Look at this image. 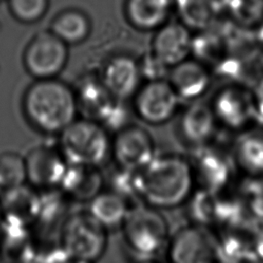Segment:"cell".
Masks as SVG:
<instances>
[{
	"label": "cell",
	"instance_id": "1",
	"mask_svg": "<svg viewBox=\"0 0 263 263\" xmlns=\"http://www.w3.org/2000/svg\"><path fill=\"white\" fill-rule=\"evenodd\" d=\"M140 201L160 211L183 208L196 189L187 153L162 152L138 172Z\"/></svg>",
	"mask_w": 263,
	"mask_h": 263
},
{
	"label": "cell",
	"instance_id": "2",
	"mask_svg": "<svg viewBox=\"0 0 263 263\" xmlns=\"http://www.w3.org/2000/svg\"><path fill=\"white\" fill-rule=\"evenodd\" d=\"M27 123L45 136H58L80 116L75 89L55 78L35 79L22 98Z\"/></svg>",
	"mask_w": 263,
	"mask_h": 263
},
{
	"label": "cell",
	"instance_id": "3",
	"mask_svg": "<svg viewBox=\"0 0 263 263\" xmlns=\"http://www.w3.org/2000/svg\"><path fill=\"white\" fill-rule=\"evenodd\" d=\"M119 230L124 247L135 260L160 257L173 232L163 211L143 202L130 208Z\"/></svg>",
	"mask_w": 263,
	"mask_h": 263
},
{
	"label": "cell",
	"instance_id": "4",
	"mask_svg": "<svg viewBox=\"0 0 263 263\" xmlns=\"http://www.w3.org/2000/svg\"><path fill=\"white\" fill-rule=\"evenodd\" d=\"M55 141L69 164L101 166L111 159L112 134L99 121L77 117Z\"/></svg>",
	"mask_w": 263,
	"mask_h": 263
},
{
	"label": "cell",
	"instance_id": "5",
	"mask_svg": "<svg viewBox=\"0 0 263 263\" xmlns=\"http://www.w3.org/2000/svg\"><path fill=\"white\" fill-rule=\"evenodd\" d=\"M109 231L84 210L72 211L59 231V242L70 259L98 263L109 246Z\"/></svg>",
	"mask_w": 263,
	"mask_h": 263
},
{
	"label": "cell",
	"instance_id": "6",
	"mask_svg": "<svg viewBox=\"0 0 263 263\" xmlns=\"http://www.w3.org/2000/svg\"><path fill=\"white\" fill-rule=\"evenodd\" d=\"M187 155L191 162L196 188L223 192L236 186L239 175L227 139L222 140L221 137L210 145L188 151Z\"/></svg>",
	"mask_w": 263,
	"mask_h": 263
},
{
	"label": "cell",
	"instance_id": "7",
	"mask_svg": "<svg viewBox=\"0 0 263 263\" xmlns=\"http://www.w3.org/2000/svg\"><path fill=\"white\" fill-rule=\"evenodd\" d=\"M164 258L168 263H225L219 232L188 222L172 232Z\"/></svg>",
	"mask_w": 263,
	"mask_h": 263
},
{
	"label": "cell",
	"instance_id": "8",
	"mask_svg": "<svg viewBox=\"0 0 263 263\" xmlns=\"http://www.w3.org/2000/svg\"><path fill=\"white\" fill-rule=\"evenodd\" d=\"M209 103L221 132L227 137L259 124L250 85L224 83Z\"/></svg>",
	"mask_w": 263,
	"mask_h": 263
},
{
	"label": "cell",
	"instance_id": "9",
	"mask_svg": "<svg viewBox=\"0 0 263 263\" xmlns=\"http://www.w3.org/2000/svg\"><path fill=\"white\" fill-rule=\"evenodd\" d=\"M181 102L167 79L147 80L132 98V111L143 123L159 126L177 117Z\"/></svg>",
	"mask_w": 263,
	"mask_h": 263
},
{
	"label": "cell",
	"instance_id": "10",
	"mask_svg": "<svg viewBox=\"0 0 263 263\" xmlns=\"http://www.w3.org/2000/svg\"><path fill=\"white\" fill-rule=\"evenodd\" d=\"M157 152L152 134L141 124L128 122L112 134L111 159L116 166L139 172Z\"/></svg>",
	"mask_w": 263,
	"mask_h": 263
},
{
	"label": "cell",
	"instance_id": "11",
	"mask_svg": "<svg viewBox=\"0 0 263 263\" xmlns=\"http://www.w3.org/2000/svg\"><path fill=\"white\" fill-rule=\"evenodd\" d=\"M68 57V44L50 30H42L27 44L23 63L34 79L55 78L65 69Z\"/></svg>",
	"mask_w": 263,
	"mask_h": 263
},
{
	"label": "cell",
	"instance_id": "12",
	"mask_svg": "<svg viewBox=\"0 0 263 263\" xmlns=\"http://www.w3.org/2000/svg\"><path fill=\"white\" fill-rule=\"evenodd\" d=\"M177 136L179 141L192 151L210 145L223 135L209 102H189L177 115Z\"/></svg>",
	"mask_w": 263,
	"mask_h": 263
},
{
	"label": "cell",
	"instance_id": "13",
	"mask_svg": "<svg viewBox=\"0 0 263 263\" xmlns=\"http://www.w3.org/2000/svg\"><path fill=\"white\" fill-rule=\"evenodd\" d=\"M25 160L27 183L39 191L59 188L69 165L57 142L33 146Z\"/></svg>",
	"mask_w": 263,
	"mask_h": 263
},
{
	"label": "cell",
	"instance_id": "14",
	"mask_svg": "<svg viewBox=\"0 0 263 263\" xmlns=\"http://www.w3.org/2000/svg\"><path fill=\"white\" fill-rule=\"evenodd\" d=\"M166 79L180 100L189 103L201 100L208 93L212 86L213 73L201 61L187 58L171 67Z\"/></svg>",
	"mask_w": 263,
	"mask_h": 263
},
{
	"label": "cell",
	"instance_id": "15",
	"mask_svg": "<svg viewBox=\"0 0 263 263\" xmlns=\"http://www.w3.org/2000/svg\"><path fill=\"white\" fill-rule=\"evenodd\" d=\"M192 31L183 23L166 22L155 30L151 53L171 69L189 58L192 51Z\"/></svg>",
	"mask_w": 263,
	"mask_h": 263
},
{
	"label": "cell",
	"instance_id": "16",
	"mask_svg": "<svg viewBox=\"0 0 263 263\" xmlns=\"http://www.w3.org/2000/svg\"><path fill=\"white\" fill-rule=\"evenodd\" d=\"M228 141L239 178L263 176V125L256 124Z\"/></svg>",
	"mask_w": 263,
	"mask_h": 263
},
{
	"label": "cell",
	"instance_id": "17",
	"mask_svg": "<svg viewBox=\"0 0 263 263\" xmlns=\"http://www.w3.org/2000/svg\"><path fill=\"white\" fill-rule=\"evenodd\" d=\"M139 64L128 55H115L103 67L100 80L109 93L125 102L134 97L142 84Z\"/></svg>",
	"mask_w": 263,
	"mask_h": 263
},
{
	"label": "cell",
	"instance_id": "18",
	"mask_svg": "<svg viewBox=\"0 0 263 263\" xmlns=\"http://www.w3.org/2000/svg\"><path fill=\"white\" fill-rule=\"evenodd\" d=\"M2 222L32 228L40 208V191L28 183L1 192Z\"/></svg>",
	"mask_w": 263,
	"mask_h": 263
},
{
	"label": "cell",
	"instance_id": "19",
	"mask_svg": "<svg viewBox=\"0 0 263 263\" xmlns=\"http://www.w3.org/2000/svg\"><path fill=\"white\" fill-rule=\"evenodd\" d=\"M73 202H89L105 188V173L101 166L69 164L59 187Z\"/></svg>",
	"mask_w": 263,
	"mask_h": 263
},
{
	"label": "cell",
	"instance_id": "20",
	"mask_svg": "<svg viewBox=\"0 0 263 263\" xmlns=\"http://www.w3.org/2000/svg\"><path fill=\"white\" fill-rule=\"evenodd\" d=\"M133 205L119 194L104 188L86 203L85 209L95 220L110 232L121 228Z\"/></svg>",
	"mask_w": 263,
	"mask_h": 263
},
{
	"label": "cell",
	"instance_id": "21",
	"mask_svg": "<svg viewBox=\"0 0 263 263\" xmlns=\"http://www.w3.org/2000/svg\"><path fill=\"white\" fill-rule=\"evenodd\" d=\"M172 6V0H125L124 13L138 30L155 31L167 22Z\"/></svg>",
	"mask_w": 263,
	"mask_h": 263
},
{
	"label": "cell",
	"instance_id": "22",
	"mask_svg": "<svg viewBox=\"0 0 263 263\" xmlns=\"http://www.w3.org/2000/svg\"><path fill=\"white\" fill-rule=\"evenodd\" d=\"M256 224L219 232L225 263H262L254 241Z\"/></svg>",
	"mask_w": 263,
	"mask_h": 263
},
{
	"label": "cell",
	"instance_id": "23",
	"mask_svg": "<svg viewBox=\"0 0 263 263\" xmlns=\"http://www.w3.org/2000/svg\"><path fill=\"white\" fill-rule=\"evenodd\" d=\"M179 21L192 32L205 30L218 21L221 9L224 8L222 0H174Z\"/></svg>",
	"mask_w": 263,
	"mask_h": 263
},
{
	"label": "cell",
	"instance_id": "24",
	"mask_svg": "<svg viewBox=\"0 0 263 263\" xmlns=\"http://www.w3.org/2000/svg\"><path fill=\"white\" fill-rule=\"evenodd\" d=\"M49 30L68 45L78 44L86 40L89 36L91 23L83 11L69 8L54 16Z\"/></svg>",
	"mask_w": 263,
	"mask_h": 263
},
{
	"label": "cell",
	"instance_id": "25",
	"mask_svg": "<svg viewBox=\"0 0 263 263\" xmlns=\"http://www.w3.org/2000/svg\"><path fill=\"white\" fill-rule=\"evenodd\" d=\"M229 21L247 31H254L263 23V0H224Z\"/></svg>",
	"mask_w": 263,
	"mask_h": 263
},
{
	"label": "cell",
	"instance_id": "26",
	"mask_svg": "<svg viewBox=\"0 0 263 263\" xmlns=\"http://www.w3.org/2000/svg\"><path fill=\"white\" fill-rule=\"evenodd\" d=\"M27 184L25 154L15 150L0 153V192Z\"/></svg>",
	"mask_w": 263,
	"mask_h": 263
},
{
	"label": "cell",
	"instance_id": "27",
	"mask_svg": "<svg viewBox=\"0 0 263 263\" xmlns=\"http://www.w3.org/2000/svg\"><path fill=\"white\" fill-rule=\"evenodd\" d=\"M235 188L251 218L263 222V176L239 178Z\"/></svg>",
	"mask_w": 263,
	"mask_h": 263
},
{
	"label": "cell",
	"instance_id": "28",
	"mask_svg": "<svg viewBox=\"0 0 263 263\" xmlns=\"http://www.w3.org/2000/svg\"><path fill=\"white\" fill-rule=\"evenodd\" d=\"M105 188L119 194L132 204L140 201L138 172L125 170L114 165L109 174H105Z\"/></svg>",
	"mask_w": 263,
	"mask_h": 263
},
{
	"label": "cell",
	"instance_id": "29",
	"mask_svg": "<svg viewBox=\"0 0 263 263\" xmlns=\"http://www.w3.org/2000/svg\"><path fill=\"white\" fill-rule=\"evenodd\" d=\"M12 16L23 24L38 22L46 13L49 0H7Z\"/></svg>",
	"mask_w": 263,
	"mask_h": 263
},
{
	"label": "cell",
	"instance_id": "30",
	"mask_svg": "<svg viewBox=\"0 0 263 263\" xmlns=\"http://www.w3.org/2000/svg\"><path fill=\"white\" fill-rule=\"evenodd\" d=\"M142 78L147 80H156V79H166L168 75L170 68L162 64L158 59H156L151 52L139 64Z\"/></svg>",
	"mask_w": 263,
	"mask_h": 263
},
{
	"label": "cell",
	"instance_id": "31",
	"mask_svg": "<svg viewBox=\"0 0 263 263\" xmlns=\"http://www.w3.org/2000/svg\"><path fill=\"white\" fill-rule=\"evenodd\" d=\"M251 87H252L258 123L263 125V77L257 80L255 84Z\"/></svg>",
	"mask_w": 263,
	"mask_h": 263
},
{
	"label": "cell",
	"instance_id": "32",
	"mask_svg": "<svg viewBox=\"0 0 263 263\" xmlns=\"http://www.w3.org/2000/svg\"><path fill=\"white\" fill-rule=\"evenodd\" d=\"M254 241L257 254L263 263V222L256 224L254 230Z\"/></svg>",
	"mask_w": 263,
	"mask_h": 263
},
{
	"label": "cell",
	"instance_id": "33",
	"mask_svg": "<svg viewBox=\"0 0 263 263\" xmlns=\"http://www.w3.org/2000/svg\"><path fill=\"white\" fill-rule=\"evenodd\" d=\"M252 33H253L256 45L260 46L263 49V23H261Z\"/></svg>",
	"mask_w": 263,
	"mask_h": 263
},
{
	"label": "cell",
	"instance_id": "34",
	"mask_svg": "<svg viewBox=\"0 0 263 263\" xmlns=\"http://www.w3.org/2000/svg\"><path fill=\"white\" fill-rule=\"evenodd\" d=\"M135 263H168L165 258L155 257V258H148V259H142V260H135Z\"/></svg>",
	"mask_w": 263,
	"mask_h": 263
},
{
	"label": "cell",
	"instance_id": "35",
	"mask_svg": "<svg viewBox=\"0 0 263 263\" xmlns=\"http://www.w3.org/2000/svg\"><path fill=\"white\" fill-rule=\"evenodd\" d=\"M63 263H95V262H89V261H84V260H78V259H66Z\"/></svg>",
	"mask_w": 263,
	"mask_h": 263
},
{
	"label": "cell",
	"instance_id": "36",
	"mask_svg": "<svg viewBox=\"0 0 263 263\" xmlns=\"http://www.w3.org/2000/svg\"><path fill=\"white\" fill-rule=\"evenodd\" d=\"M260 67L263 69V53H262V55L260 58Z\"/></svg>",
	"mask_w": 263,
	"mask_h": 263
},
{
	"label": "cell",
	"instance_id": "37",
	"mask_svg": "<svg viewBox=\"0 0 263 263\" xmlns=\"http://www.w3.org/2000/svg\"><path fill=\"white\" fill-rule=\"evenodd\" d=\"M2 223V211H1V204H0V226Z\"/></svg>",
	"mask_w": 263,
	"mask_h": 263
},
{
	"label": "cell",
	"instance_id": "38",
	"mask_svg": "<svg viewBox=\"0 0 263 263\" xmlns=\"http://www.w3.org/2000/svg\"><path fill=\"white\" fill-rule=\"evenodd\" d=\"M222 1H224V0H222Z\"/></svg>",
	"mask_w": 263,
	"mask_h": 263
}]
</instances>
